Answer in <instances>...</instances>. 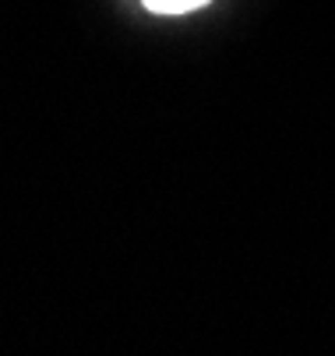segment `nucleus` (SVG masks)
<instances>
[{
	"label": "nucleus",
	"instance_id": "obj_1",
	"mask_svg": "<svg viewBox=\"0 0 335 356\" xmlns=\"http://www.w3.org/2000/svg\"><path fill=\"white\" fill-rule=\"evenodd\" d=\"M152 15H183V11H195L205 8L209 0H141Z\"/></svg>",
	"mask_w": 335,
	"mask_h": 356
}]
</instances>
